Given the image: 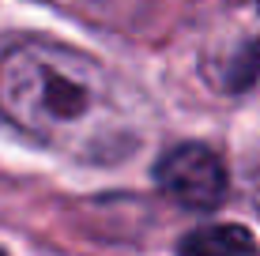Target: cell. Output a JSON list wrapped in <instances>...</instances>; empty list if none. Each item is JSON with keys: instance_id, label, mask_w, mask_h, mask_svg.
<instances>
[{"instance_id": "1", "label": "cell", "mask_w": 260, "mask_h": 256, "mask_svg": "<svg viewBox=\"0 0 260 256\" xmlns=\"http://www.w3.org/2000/svg\"><path fill=\"white\" fill-rule=\"evenodd\" d=\"M0 117L30 143L79 162H117L143 139V117L94 57L49 38L0 53Z\"/></svg>"}, {"instance_id": "2", "label": "cell", "mask_w": 260, "mask_h": 256, "mask_svg": "<svg viewBox=\"0 0 260 256\" xmlns=\"http://www.w3.org/2000/svg\"><path fill=\"white\" fill-rule=\"evenodd\" d=\"M155 181L174 204L189 211H211L226 196V166L204 143H181L155 166Z\"/></svg>"}, {"instance_id": "4", "label": "cell", "mask_w": 260, "mask_h": 256, "mask_svg": "<svg viewBox=\"0 0 260 256\" xmlns=\"http://www.w3.org/2000/svg\"><path fill=\"white\" fill-rule=\"evenodd\" d=\"M0 256H4V252H0Z\"/></svg>"}, {"instance_id": "3", "label": "cell", "mask_w": 260, "mask_h": 256, "mask_svg": "<svg viewBox=\"0 0 260 256\" xmlns=\"http://www.w3.org/2000/svg\"><path fill=\"white\" fill-rule=\"evenodd\" d=\"M177 256H256V237L238 223H211L185 234Z\"/></svg>"}]
</instances>
